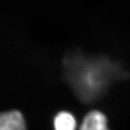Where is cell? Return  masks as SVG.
Returning a JSON list of instances; mask_svg holds the SVG:
<instances>
[{
  "label": "cell",
  "instance_id": "cell-1",
  "mask_svg": "<svg viewBox=\"0 0 130 130\" xmlns=\"http://www.w3.org/2000/svg\"><path fill=\"white\" fill-rule=\"evenodd\" d=\"M22 114L17 110L0 113V130H27Z\"/></svg>",
  "mask_w": 130,
  "mask_h": 130
},
{
  "label": "cell",
  "instance_id": "cell-2",
  "mask_svg": "<svg viewBox=\"0 0 130 130\" xmlns=\"http://www.w3.org/2000/svg\"><path fill=\"white\" fill-rule=\"evenodd\" d=\"M107 118L103 113L92 111L84 117L79 130H101L107 128Z\"/></svg>",
  "mask_w": 130,
  "mask_h": 130
},
{
  "label": "cell",
  "instance_id": "cell-3",
  "mask_svg": "<svg viewBox=\"0 0 130 130\" xmlns=\"http://www.w3.org/2000/svg\"><path fill=\"white\" fill-rule=\"evenodd\" d=\"M54 126L55 130H76L77 122L72 114L61 111L55 117Z\"/></svg>",
  "mask_w": 130,
  "mask_h": 130
},
{
  "label": "cell",
  "instance_id": "cell-4",
  "mask_svg": "<svg viewBox=\"0 0 130 130\" xmlns=\"http://www.w3.org/2000/svg\"><path fill=\"white\" fill-rule=\"evenodd\" d=\"M101 130H108V129L107 128H104V129H102Z\"/></svg>",
  "mask_w": 130,
  "mask_h": 130
}]
</instances>
